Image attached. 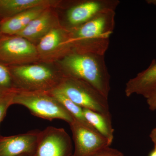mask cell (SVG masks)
Returning a JSON list of instances; mask_svg holds the SVG:
<instances>
[{
	"mask_svg": "<svg viewBox=\"0 0 156 156\" xmlns=\"http://www.w3.org/2000/svg\"><path fill=\"white\" fill-rule=\"evenodd\" d=\"M69 30L58 27L53 28L38 42L36 46L40 59H50L58 55L62 57L69 52V49L64 45L67 40Z\"/></svg>",
	"mask_w": 156,
	"mask_h": 156,
	"instance_id": "8fae6325",
	"label": "cell"
},
{
	"mask_svg": "<svg viewBox=\"0 0 156 156\" xmlns=\"http://www.w3.org/2000/svg\"><path fill=\"white\" fill-rule=\"evenodd\" d=\"M39 131L9 136H0V156L33 155L36 149Z\"/></svg>",
	"mask_w": 156,
	"mask_h": 156,
	"instance_id": "30bf717a",
	"label": "cell"
},
{
	"mask_svg": "<svg viewBox=\"0 0 156 156\" xmlns=\"http://www.w3.org/2000/svg\"><path fill=\"white\" fill-rule=\"evenodd\" d=\"M50 92L64 107L66 110L72 115L74 119L83 123L84 125L94 129L85 119L82 108L73 102L72 101L68 98L57 89H53Z\"/></svg>",
	"mask_w": 156,
	"mask_h": 156,
	"instance_id": "e0dca14e",
	"label": "cell"
},
{
	"mask_svg": "<svg viewBox=\"0 0 156 156\" xmlns=\"http://www.w3.org/2000/svg\"><path fill=\"white\" fill-rule=\"evenodd\" d=\"M146 2L148 4H152L156 5V0H147Z\"/></svg>",
	"mask_w": 156,
	"mask_h": 156,
	"instance_id": "603a6c76",
	"label": "cell"
},
{
	"mask_svg": "<svg viewBox=\"0 0 156 156\" xmlns=\"http://www.w3.org/2000/svg\"><path fill=\"white\" fill-rule=\"evenodd\" d=\"M150 137L152 141L154 143V144H156V127L153 129L151 132Z\"/></svg>",
	"mask_w": 156,
	"mask_h": 156,
	"instance_id": "7402d4cb",
	"label": "cell"
},
{
	"mask_svg": "<svg viewBox=\"0 0 156 156\" xmlns=\"http://www.w3.org/2000/svg\"><path fill=\"white\" fill-rule=\"evenodd\" d=\"M146 99L150 109L151 111L156 110V89Z\"/></svg>",
	"mask_w": 156,
	"mask_h": 156,
	"instance_id": "44dd1931",
	"label": "cell"
},
{
	"mask_svg": "<svg viewBox=\"0 0 156 156\" xmlns=\"http://www.w3.org/2000/svg\"><path fill=\"white\" fill-rule=\"evenodd\" d=\"M154 150L156 151V144H154Z\"/></svg>",
	"mask_w": 156,
	"mask_h": 156,
	"instance_id": "d4e9b609",
	"label": "cell"
},
{
	"mask_svg": "<svg viewBox=\"0 0 156 156\" xmlns=\"http://www.w3.org/2000/svg\"><path fill=\"white\" fill-rule=\"evenodd\" d=\"M19 90L14 83L10 70L0 64V93Z\"/></svg>",
	"mask_w": 156,
	"mask_h": 156,
	"instance_id": "ac0fdd59",
	"label": "cell"
},
{
	"mask_svg": "<svg viewBox=\"0 0 156 156\" xmlns=\"http://www.w3.org/2000/svg\"><path fill=\"white\" fill-rule=\"evenodd\" d=\"M115 16V10H104L77 28L69 30L64 46L71 51L105 55L114 30Z\"/></svg>",
	"mask_w": 156,
	"mask_h": 156,
	"instance_id": "6da1fadb",
	"label": "cell"
},
{
	"mask_svg": "<svg viewBox=\"0 0 156 156\" xmlns=\"http://www.w3.org/2000/svg\"><path fill=\"white\" fill-rule=\"evenodd\" d=\"M40 60L36 46L22 37L12 35L0 40V60L15 66L36 63Z\"/></svg>",
	"mask_w": 156,
	"mask_h": 156,
	"instance_id": "8992f818",
	"label": "cell"
},
{
	"mask_svg": "<svg viewBox=\"0 0 156 156\" xmlns=\"http://www.w3.org/2000/svg\"><path fill=\"white\" fill-rule=\"evenodd\" d=\"M74 143L73 156H91L111 144L95 129L74 119L69 124Z\"/></svg>",
	"mask_w": 156,
	"mask_h": 156,
	"instance_id": "9c48e42d",
	"label": "cell"
},
{
	"mask_svg": "<svg viewBox=\"0 0 156 156\" xmlns=\"http://www.w3.org/2000/svg\"><path fill=\"white\" fill-rule=\"evenodd\" d=\"M149 156H156V151L155 150L152 151L150 154Z\"/></svg>",
	"mask_w": 156,
	"mask_h": 156,
	"instance_id": "cb8c5ba5",
	"label": "cell"
},
{
	"mask_svg": "<svg viewBox=\"0 0 156 156\" xmlns=\"http://www.w3.org/2000/svg\"><path fill=\"white\" fill-rule=\"evenodd\" d=\"M55 89L83 108L111 115L108 98L83 81L64 76Z\"/></svg>",
	"mask_w": 156,
	"mask_h": 156,
	"instance_id": "5b68a950",
	"label": "cell"
},
{
	"mask_svg": "<svg viewBox=\"0 0 156 156\" xmlns=\"http://www.w3.org/2000/svg\"><path fill=\"white\" fill-rule=\"evenodd\" d=\"M70 137L62 128L47 127L40 131L33 156H73Z\"/></svg>",
	"mask_w": 156,
	"mask_h": 156,
	"instance_id": "ba28073f",
	"label": "cell"
},
{
	"mask_svg": "<svg viewBox=\"0 0 156 156\" xmlns=\"http://www.w3.org/2000/svg\"><path fill=\"white\" fill-rule=\"evenodd\" d=\"M17 91L0 93V123L5 115L7 110L13 105V99Z\"/></svg>",
	"mask_w": 156,
	"mask_h": 156,
	"instance_id": "d6986e66",
	"label": "cell"
},
{
	"mask_svg": "<svg viewBox=\"0 0 156 156\" xmlns=\"http://www.w3.org/2000/svg\"><path fill=\"white\" fill-rule=\"evenodd\" d=\"M119 3L118 0H85L72 3L65 11V28L69 30L77 28L104 10H115Z\"/></svg>",
	"mask_w": 156,
	"mask_h": 156,
	"instance_id": "52a82bcc",
	"label": "cell"
},
{
	"mask_svg": "<svg viewBox=\"0 0 156 156\" xmlns=\"http://www.w3.org/2000/svg\"><path fill=\"white\" fill-rule=\"evenodd\" d=\"M83 112L84 117L89 125L112 144L114 129L112 126L111 115L104 114L87 108H83Z\"/></svg>",
	"mask_w": 156,
	"mask_h": 156,
	"instance_id": "2e32d148",
	"label": "cell"
},
{
	"mask_svg": "<svg viewBox=\"0 0 156 156\" xmlns=\"http://www.w3.org/2000/svg\"><path fill=\"white\" fill-rule=\"evenodd\" d=\"M19 90L50 91L57 87L64 76L60 69L44 63L13 66L10 69Z\"/></svg>",
	"mask_w": 156,
	"mask_h": 156,
	"instance_id": "3957f363",
	"label": "cell"
},
{
	"mask_svg": "<svg viewBox=\"0 0 156 156\" xmlns=\"http://www.w3.org/2000/svg\"><path fill=\"white\" fill-rule=\"evenodd\" d=\"M52 9H46L16 35L22 37L32 43L39 42L53 28L61 26Z\"/></svg>",
	"mask_w": 156,
	"mask_h": 156,
	"instance_id": "7c38bea8",
	"label": "cell"
},
{
	"mask_svg": "<svg viewBox=\"0 0 156 156\" xmlns=\"http://www.w3.org/2000/svg\"><path fill=\"white\" fill-rule=\"evenodd\" d=\"M33 155H23V156H33Z\"/></svg>",
	"mask_w": 156,
	"mask_h": 156,
	"instance_id": "484cf974",
	"label": "cell"
},
{
	"mask_svg": "<svg viewBox=\"0 0 156 156\" xmlns=\"http://www.w3.org/2000/svg\"><path fill=\"white\" fill-rule=\"evenodd\" d=\"M91 156H125L124 154L116 149L107 147L100 150Z\"/></svg>",
	"mask_w": 156,
	"mask_h": 156,
	"instance_id": "ffe728a7",
	"label": "cell"
},
{
	"mask_svg": "<svg viewBox=\"0 0 156 156\" xmlns=\"http://www.w3.org/2000/svg\"><path fill=\"white\" fill-rule=\"evenodd\" d=\"M13 104L25 107L34 115L49 121L57 119L69 124L74 120L50 91L18 90L14 94Z\"/></svg>",
	"mask_w": 156,
	"mask_h": 156,
	"instance_id": "277c9868",
	"label": "cell"
},
{
	"mask_svg": "<svg viewBox=\"0 0 156 156\" xmlns=\"http://www.w3.org/2000/svg\"><path fill=\"white\" fill-rule=\"evenodd\" d=\"M50 8L44 6L34 7L7 18L1 24V32L10 36L16 35L33 20Z\"/></svg>",
	"mask_w": 156,
	"mask_h": 156,
	"instance_id": "5bb4252c",
	"label": "cell"
},
{
	"mask_svg": "<svg viewBox=\"0 0 156 156\" xmlns=\"http://www.w3.org/2000/svg\"><path fill=\"white\" fill-rule=\"evenodd\" d=\"M62 3L56 0H0V14L8 18L38 6L54 8Z\"/></svg>",
	"mask_w": 156,
	"mask_h": 156,
	"instance_id": "9a60e30c",
	"label": "cell"
},
{
	"mask_svg": "<svg viewBox=\"0 0 156 156\" xmlns=\"http://www.w3.org/2000/svg\"><path fill=\"white\" fill-rule=\"evenodd\" d=\"M58 63L64 76L90 84L108 98L110 76L105 55L72 51L60 57Z\"/></svg>",
	"mask_w": 156,
	"mask_h": 156,
	"instance_id": "7a4b0ae2",
	"label": "cell"
},
{
	"mask_svg": "<svg viewBox=\"0 0 156 156\" xmlns=\"http://www.w3.org/2000/svg\"><path fill=\"white\" fill-rule=\"evenodd\" d=\"M156 89V60L154 59L147 69L126 83L125 94L128 97L136 94L147 98Z\"/></svg>",
	"mask_w": 156,
	"mask_h": 156,
	"instance_id": "4fadbf2b",
	"label": "cell"
}]
</instances>
